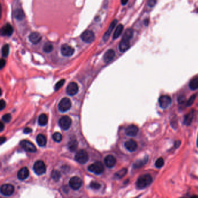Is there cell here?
<instances>
[{
	"label": "cell",
	"instance_id": "obj_34",
	"mask_svg": "<svg viewBox=\"0 0 198 198\" xmlns=\"http://www.w3.org/2000/svg\"><path fill=\"white\" fill-rule=\"evenodd\" d=\"M53 45L50 42H47L43 46V50L46 53H50L53 50Z\"/></svg>",
	"mask_w": 198,
	"mask_h": 198
},
{
	"label": "cell",
	"instance_id": "obj_6",
	"mask_svg": "<svg viewBox=\"0 0 198 198\" xmlns=\"http://www.w3.org/2000/svg\"><path fill=\"white\" fill-rule=\"evenodd\" d=\"M59 124L63 130H67L72 124V119L68 116H63L59 119Z\"/></svg>",
	"mask_w": 198,
	"mask_h": 198
},
{
	"label": "cell",
	"instance_id": "obj_9",
	"mask_svg": "<svg viewBox=\"0 0 198 198\" xmlns=\"http://www.w3.org/2000/svg\"><path fill=\"white\" fill-rule=\"evenodd\" d=\"M172 102L171 98L168 95H162L159 99V103L160 107L162 108L166 109L168 107Z\"/></svg>",
	"mask_w": 198,
	"mask_h": 198
},
{
	"label": "cell",
	"instance_id": "obj_21",
	"mask_svg": "<svg viewBox=\"0 0 198 198\" xmlns=\"http://www.w3.org/2000/svg\"><path fill=\"white\" fill-rule=\"evenodd\" d=\"M115 56V53L113 50H108L104 56V61L106 63H108L113 59Z\"/></svg>",
	"mask_w": 198,
	"mask_h": 198
},
{
	"label": "cell",
	"instance_id": "obj_52",
	"mask_svg": "<svg viewBox=\"0 0 198 198\" xmlns=\"http://www.w3.org/2000/svg\"><path fill=\"white\" fill-rule=\"evenodd\" d=\"M197 146L198 147V141H197Z\"/></svg>",
	"mask_w": 198,
	"mask_h": 198
},
{
	"label": "cell",
	"instance_id": "obj_35",
	"mask_svg": "<svg viewBox=\"0 0 198 198\" xmlns=\"http://www.w3.org/2000/svg\"><path fill=\"white\" fill-rule=\"evenodd\" d=\"M164 164H165L164 159H163V158L160 157V158H159L157 159L156 161L155 162V167L156 168L160 169V168H162Z\"/></svg>",
	"mask_w": 198,
	"mask_h": 198
},
{
	"label": "cell",
	"instance_id": "obj_15",
	"mask_svg": "<svg viewBox=\"0 0 198 198\" xmlns=\"http://www.w3.org/2000/svg\"><path fill=\"white\" fill-rule=\"evenodd\" d=\"M14 32L13 27L10 24H7L1 28V35L3 36H11Z\"/></svg>",
	"mask_w": 198,
	"mask_h": 198
},
{
	"label": "cell",
	"instance_id": "obj_7",
	"mask_svg": "<svg viewBox=\"0 0 198 198\" xmlns=\"http://www.w3.org/2000/svg\"><path fill=\"white\" fill-rule=\"evenodd\" d=\"M69 185L73 190H79L82 185V181L79 177H73L69 181Z\"/></svg>",
	"mask_w": 198,
	"mask_h": 198
},
{
	"label": "cell",
	"instance_id": "obj_14",
	"mask_svg": "<svg viewBox=\"0 0 198 198\" xmlns=\"http://www.w3.org/2000/svg\"><path fill=\"white\" fill-rule=\"evenodd\" d=\"M138 132V128L134 124L129 125L125 129V134L128 136H135Z\"/></svg>",
	"mask_w": 198,
	"mask_h": 198
},
{
	"label": "cell",
	"instance_id": "obj_11",
	"mask_svg": "<svg viewBox=\"0 0 198 198\" xmlns=\"http://www.w3.org/2000/svg\"><path fill=\"white\" fill-rule=\"evenodd\" d=\"M1 192L3 195L9 196L14 192V187L11 184H4L1 186Z\"/></svg>",
	"mask_w": 198,
	"mask_h": 198
},
{
	"label": "cell",
	"instance_id": "obj_41",
	"mask_svg": "<svg viewBox=\"0 0 198 198\" xmlns=\"http://www.w3.org/2000/svg\"><path fill=\"white\" fill-rule=\"evenodd\" d=\"M90 187L92 189H95V190H98L99 188L101 187V185L99 183L95 182H91L90 184Z\"/></svg>",
	"mask_w": 198,
	"mask_h": 198
},
{
	"label": "cell",
	"instance_id": "obj_27",
	"mask_svg": "<svg viewBox=\"0 0 198 198\" xmlns=\"http://www.w3.org/2000/svg\"><path fill=\"white\" fill-rule=\"evenodd\" d=\"M14 16L17 20H22L25 18V14L22 9H17L14 12Z\"/></svg>",
	"mask_w": 198,
	"mask_h": 198
},
{
	"label": "cell",
	"instance_id": "obj_25",
	"mask_svg": "<svg viewBox=\"0 0 198 198\" xmlns=\"http://www.w3.org/2000/svg\"><path fill=\"white\" fill-rule=\"evenodd\" d=\"M123 28H124V26L122 24H120L116 27L115 31L113 33V38L114 40L117 39V38H119L120 37V35H121V34L123 31Z\"/></svg>",
	"mask_w": 198,
	"mask_h": 198
},
{
	"label": "cell",
	"instance_id": "obj_53",
	"mask_svg": "<svg viewBox=\"0 0 198 198\" xmlns=\"http://www.w3.org/2000/svg\"><path fill=\"white\" fill-rule=\"evenodd\" d=\"M138 198V197H137V198Z\"/></svg>",
	"mask_w": 198,
	"mask_h": 198
},
{
	"label": "cell",
	"instance_id": "obj_40",
	"mask_svg": "<svg viewBox=\"0 0 198 198\" xmlns=\"http://www.w3.org/2000/svg\"><path fill=\"white\" fill-rule=\"evenodd\" d=\"M11 118H12V116H11V114H7L3 116L2 118V121L4 122L8 123V122H9L11 121Z\"/></svg>",
	"mask_w": 198,
	"mask_h": 198
},
{
	"label": "cell",
	"instance_id": "obj_39",
	"mask_svg": "<svg viewBox=\"0 0 198 198\" xmlns=\"http://www.w3.org/2000/svg\"><path fill=\"white\" fill-rule=\"evenodd\" d=\"M65 82V80H60L59 81H58V82L56 83L55 86V90L58 91L60 88H62L63 86V85H64Z\"/></svg>",
	"mask_w": 198,
	"mask_h": 198
},
{
	"label": "cell",
	"instance_id": "obj_42",
	"mask_svg": "<svg viewBox=\"0 0 198 198\" xmlns=\"http://www.w3.org/2000/svg\"><path fill=\"white\" fill-rule=\"evenodd\" d=\"M156 2L157 0H149L148 5L149 7H153L156 4Z\"/></svg>",
	"mask_w": 198,
	"mask_h": 198
},
{
	"label": "cell",
	"instance_id": "obj_48",
	"mask_svg": "<svg viewBox=\"0 0 198 198\" xmlns=\"http://www.w3.org/2000/svg\"><path fill=\"white\" fill-rule=\"evenodd\" d=\"M6 137H4V136H2L1 137V144H2L4 142H5L6 141Z\"/></svg>",
	"mask_w": 198,
	"mask_h": 198
},
{
	"label": "cell",
	"instance_id": "obj_8",
	"mask_svg": "<svg viewBox=\"0 0 198 198\" xmlns=\"http://www.w3.org/2000/svg\"><path fill=\"white\" fill-rule=\"evenodd\" d=\"M20 145L26 151L29 152H35L37 151L35 146L29 141L22 140L20 142Z\"/></svg>",
	"mask_w": 198,
	"mask_h": 198
},
{
	"label": "cell",
	"instance_id": "obj_10",
	"mask_svg": "<svg viewBox=\"0 0 198 198\" xmlns=\"http://www.w3.org/2000/svg\"><path fill=\"white\" fill-rule=\"evenodd\" d=\"M81 38L86 43H91L95 40V34L91 30H87L81 35Z\"/></svg>",
	"mask_w": 198,
	"mask_h": 198
},
{
	"label": "cell",
	"instance_id": "obj_51",
	"mask_svg": "<svg viewBox=\"0 0 198 198\" xmlns=\"http://www.w3.org/2000/svg\"><path fill=\"white\" fill-rule=\"evenodd\" d=\"M190 198H198V196H197V195H193V196H192L191 197H190Z\"/></svg>",
	"mask_w": 198,
	"mask_h": 198
},
{
	"label": "cell",
	"instance_id": "obj_4",
	"mask_svg": "<svg viewBox=\"0 0 198 198\" xmlns=\"http://www.w3.org/2000/svg\"><path fill=\"white\" fill-rule=\"evenodd\" d=\"M33 170L34 172L38 175H42L45 173L46 167L45 164L42 160H37L33 166Z\"/></svg>",
	"mask_w": 198,
	"mask_h": 198
},
{
	"label": "cell",
	"instance_id": "obj_36",
	"mask_svg": "<svg viewBox=\"0 0 198 198\" xmlns=\"http://www.w3.org/2000/svg\"><path fill=\"white\" fill-rule=\"evenodd\" d=\"M52 138L56 142H60L62 140V136L60 133L57 132L53 134Z\"/></svg>",
	"mask_w": 198,
	"mask_h": 198
},
{
	"label": "cell",
	"instance_id": "obj_1",
	"mask_svg": "<svg viewBox=\"0 0 198 198\" xmlns=\"http://www.w3.org/2000/svg\"><path fill=\"white\" fill-rule=\"evenodd\" d=\"M153 182V178L149 174L140 176L136 182V187L138 190H144L149 187Z\"/></svg>",
	"mask_w": 198,
	"mask_h": 198
},
{
	"label": "cell",
	"instance_id": "obj_19",
	"mask_svg": "<svg viewBox=\"0 0 198 198\" xmlns=\"http://www.w3.org/2000/svg\"><path fill=\"white\" fill-rule=\"evenodd\" d=\"M117 23V20H114L111 23V24L110 25L109 27L108 28L107 31L106 32V33H105V34H104V35L103 39H104V40L105 41H107V40L109 39V38L110 37V34H111V33L112 32V31L113 30L114 28L115 27Z\"/></svg>",
	"mask_w": 198,
	"mask_h": 198
},
{
	"label": "cell",
	"instance_id": "obj_45",
	"mask_svg": "<svg viewBox=\"0 0 198 198\" xmlns=\"http://www.w3.org/2000/svg\"><path fill=\"white\" fill-rule=\"evenodd\" d=\"M32 132V129L30 128H25L24 130H23V132L26 133V134H28V133H30L31 132Z\"/></svg>",
	"mask_w": 198,
	"mask_h": 198
},
{
	"label": "cell",
	"instance_id": "obj_20",
	"mask_svg": "<svg viewBox=\"0 0 198 198\" xmlns=\"http://www.w3.org/2000/svg\"><path fill=\"white\" fill-rule=\"evenodd\" d=\"M104 162L107 167L112 168L115 165L116 163V159L113 155H109L105 157Z\"/></svg>",
	"mask_w": 198,
	"mask_h": 198
},
{
	"label": "cell",
	"instance_id": "obj_26",
	"mask_svg": "<svg viewBox=\"0 0 198 198\" xmlns=\"http://www.w3.org/2000/svg\"><path fill=\"white\" fill-rule=\"evenodd\" d=\"M36 141H37L38 145L40 147L45 146L47 143V139H46L45 137L42 134H39V135H37V138H36Z\"/></svg>",
	"mask_w": 198,
	"mask_h": 198
},
{
	"label": "cell",
	"instance_id": "obj_38",
	"mask_svg": "<svg viewBox=\"0 0 198 198\" xmlns=\"http://www.w3.org/2000/svg\"><path fill=\"white\" fill-rule=\"evenodd\" d=\"M51 176L55 181L57 182L59 180V178L60 177V174L58 172V170H54L52 173Z\"/></svg>",
	"mask_w": 198,
	"mask_h": 198
},
{
	"label": "cell",
	"instance_id": "obj_46",
	"mask_svg": "<svg viewBox=\"0 0 198 198\" xmlns=\"http://www.w3.org/2000/svg\"><path fill=\"white\" fill-rule=\"evenodd\" d=\"M6 64V62L5 60L4 59H1V62H0V67H1V68H2Z\"/></svg>",
	"mask_w": 198,
	"mask_h": 198
},
{
	"label": "cell",
	"instance_id": "obj_44",
	"mask_svg": "<svg viewBox=\"0 0 198 198\" xmlns=\"http://www.w3.org/2000/svg\"><path fill=\"white\" fill-rule=\"evenodd\" d=\"M6 106V104H5V101L1 99V101H0V108H1V110H2Z\"/></svg>",
	"mask_w": 198,
	"mask_h": 198
},
{
	"label": "cell",
	"instance_id": "obj_43",
	"mask_svg": "<svg viewBox=\"0 0 198 198\" xmlns=\"http://www.w3.org/2000/svg\"><path fill=\"white\" fill-rule=\"evenodd\" d=\"M185 97L184 96H180L178 98V102L179 104H182V103H184L185 101Z\"/></svg>",
	"mask_w": 198,
	"mask_h": 198
},
{
	"label": "cell",
	"instance_id": "obj_37",
	"mask_svg": "<svg viewBox=\"0 0 198 198\" xmlns=\"http://www.w3.org/2000/svg\"><path fill=\"white\" fill-rule=\"evenodd\" d=\"M196 97H197L196 94H194L192 96H191L189 100H188L187 103V106H188V107L191 106L193 104L194 101H195V99L196 98Z\"/></svg>",
	"mask_w": 198,
	"mask_h": 198
},
{
	"label": "cell",
	"instance_id": "obj_5",
	"mask_svg": "<svg viewBox=\"0 0 198 198\" xmlns=\"http://www.w3.org/2000/svg\"><path fill=\"white\" fill-rule=\"evenodd\" d=\"M71 101L70 99L67 98L62 99L58 104L59 110L61 112H66L68 111L71 108Z\"/></svg>",
	"mask_w": 198,
	"mask_h": 198
},
{
	"label": "cell",
	"instance_id": "obj_31",
	"mask_svg": "<svg viewBox=\"0 0 198 198\" xmlns=\"http://www.w3.org/2000/svg\"><path fill=\"white\" fill-rule=\"evenodd\" d=\"M67 146H68V148L70 151L73 152L77 148V146H78L77 141H76V140H74V139L72 140L69 142Z\"/></svg>",
	"mask_w": 198,
	"mask_h": 198
},
{
	"label": "cell",
	"instance_id": "obj_32",
	"mask_svg": "<svg viewBox=\"0 0 198 198\" xmlns=\"http://www.w3.org/2000/svg\"><path fill=\"white\" fill-rule=\"evenodd\" d=\"M127 173V170L125 168H123L120 170H119L115 174L116 178L117 179H120L123 178L124 176Z\"/></svg>",
	"mask_w": 198,
	"mask_h": 198
},
{
	"label": "cell",
	"instance_id": "obj_47",
	"mask_svg": "<svg viewBox=\"0 0 198 198\" xmlns=\"http://www.w3.org/2000/svg\"><path fill=\"white\" fill-rule=\"evenodd\" d=\"M180 144H181V141H176L175 142V143H174V147H175V148H177L178 147H180Z\"/></svg>",
	"mask_w": 198,
	"mask_h": 198
},
{
	"label": "cell",
	"instance_id": "obj_49",
	"mask_svg": "<svg viewBox=\"0 0 198 198\" xmlns=\"http://www.w3.org/2000/svg\"><path fill=\"white\" fill-rule=\"evenodd\" d=\"M0 126H1V129H0V131H1V132H2V131L4 130V124H3L2 122H0Z\"/></svg>",
	"mask_w": 198,
	"mask_h": 198
},
{
	"label": "cell",
	"instance_id": "obj_13",
	"mask_svg": "<svg viewBox=\"0 0 198 198\" xmlns=\"http://www.w3.org/2000/svg\"><path fill=\"white\" fill-rule=\"evenodd\" d=\"M79 91V87L76 83H70L67 88H66V93L67 94L70 96H74Z\"/></svg>",
	"mask_w": 198,
	"mask_h": 198
},
{
	"label": "cell",
	"instance_id": "obj_16",
	"mask_svg": "<svg viewBox=\"0 0 198 198\" xmlns=\"http://www.w3.org/2000/svg\"><path fill=\"white\" fill-rule=\"evenodd\" d=\"M29 39L33 44H37L42 40V37L40 33L34 32L30 34L29 36Z\"/></svg>",
	"mask_w": 198,
	"mask_h": 198
},
{
	"label": "cell",
	"instance_id": "obj_17",
	"mask_svg": "<svg viewBox=\"0 0 198 198\" xmlns=\"http://www.w3.org/2000/svg\"><path fill=\"white\" fill-rule=\"evenodd\" d=\"M125 147L128 151H129L130 152H134L137 149L138 146H137V143L135 141L130 140L127 141L125 142Z\"/></svg>",
	"mask_w": 198,
	"mask_h": 198
},
{
	"label": "cell",
	"instance_id": "obj_18",
	"mask_svg": "<svg viewBox=\"0 0 198 198\" xmlns=\"http://www.w3.org/2000/svg\"><path fill=\"white\" fill-rule=\"evenodd\" d=\"M29 175V169L26 167H24L19 170L17 173V178L20 180H24L28 177Z\"/></svg>",
	"mask_w": 198,
	"mask_h": 198
},
{
	"label": "cell",
	"instance_id": "obj_33",
	"mask_svg": "<svg viewBox=\"0 0 198 198\" xmlns=\"http://www.w3.org/2000/svg\"><path fill=\"white\" fill-rule=\"evenodd\" d=\"M2 55L4 58H7L9 55V46L8 44H5L2 48Z\"/></svg>",
	"mask_w": 198,
	"mask_h": 198
},
{
	"label": "cell",
	"instance_id": "obj_2",
	"mask_svg": "<svg viewBox=\"0 0 198 198\" xmlns=\"http://www.w3.org/2000/svg\"><path fill=\"white\" fill-rule=\"evenodd\" d=\"M74 158L77 162L81 164H84L88 160L89 157L87 152L85 150L81 149L76 154Z\"/></svg>",
	"mask_w": 198,
	"mask_h": 198
},
{
	"label": "cell",
	"instance_id": "obj_29",
	"mask_svg": "<svg viewBox=\"0 0 198 198\" xmlns=\"http://www.w3.org/2000/svg\"><path fill=\"white\" fill-rule=\"evenodd\" d=\"M38 122L40 126H45L48 123V118L45 114H42L39 116Z\"/></svg>",
	"mask_w": 198,
	"mask_h": 198
},
{
	"label": "cell",
	"instance_id": "obj_24",
	"mask_svg": "<svg viewBox=\"0 0 198 198\" xmlns=\"http://www.w3.org/2000/svg\"><path fill=\"white\" fill-rule=\"evenodd\" d=\"M193 116H194V110L190 111L188 114L185 115L184 116V121H183L184 124L186 126L190 125L192 122Z\"/></svg>",
	"mask_w": 198,
	"mask_h": 198
},
{
	"label": "cell",
	"instance_id": "obj_12",
	"mask_svg": "<svg viewBox=\"0 0 198 198\" xmlns=\"http://www.w3.org/2000/svg\"><path fill=\"white\" fill-rule=\"evenodd\" d=\"M74 49L67 44H64L61 47V53L64 56H71L74 53Z\"/></svg>",
	"mask_w": 198,
	"mask_h": 198
},
{
	"label": "cell",
	"instance_id": "obj_22",
	"mask_svg": "<svg viewBox=\"0 0 198 198\" xmlns=\"http://www.w3.org/2000/svg\"><path fill=\"white\" fill-rule=\"evenodd\" d=\"M130 46V41L127 40L122 39L119 44V50L121 52L123 53L128 50Z\"/></svg>",
	"mask_w": 198,
	"mask_h": 198
},
{
	"label": "cell",
	"instance_id": "obj_23",
	"mask_svg": "<svg viewBox=\"0 0 198 198\" xmlns=\"http://www.w3.org/2000/svg\"><path fill=\"white\" fill-rule=\"evenodd\" d=\"M148 157L146 156L144 157L143 159H139L138 160H137L133 165V167L134 169H139L142 167H143L144 166L146 165L148 161Z\"/></svg>",
	"mask_w": 198,
	"mask_h": 198
},
{
	"label": "cell",
	"instance_id": "obj_30",
	"mask_svg": "<svg viewBox=\"0 0 198 198\" xmlns=\"http://www.w3.org/2000/svg\"><path fill=\"white\" fill-rule=\"evenodd\" d=\"M133 33H134V31L132 28H128L125 30V33L123 34V38L122 39H124V40H130L132 38L133 36Z\"/></svg>",
	"mask_w": 198,
	"mask_h": 198
},
{
	"label": "cell",
	"instance_id": "obj_50",
	"mask_svg": "<svg viewBox=\"0 0 198 198\" xmlns=\"http://www.w3.org/2000/svg\"><path fill=\"white\" fill-rule=\"evenodd\" d=\"M128 1V0H121V3L123 5H125L127 4Z\"/></svg>",
	"mask_w": 198,
	"mask_h": 198
},
{
	"label": "cell",
	"instance_id": "obj_3",
	"mask_svg": "<svg viewBox=\"0 0 198 198\" xmlns=\"http://www.w3.org/2000/svg\"><path fill=\"white\" fill-rule=\"evenodd\" d=\"M88 170L96 174H100L104 170V167L102 164L100 162H97L93 164L90 165L88 167Z\"/></svg>",
	"mask_w": 198,
	"mask_h": 198
},
{
	"label": "cell",
	"instance_id": "obj_28",
	"mask_svg": "<svg viewBox=\"0 0 198 198\" xmlns=\"http://www.w3.org/2000/svg\"><path fill=\"white\" fill-rule=\"evenodd\" d=\"M190 89L192 91H195L198 89V77H195L193 79H192L190 81Z\"/></svg>",
	"mask_w": 198,
	"mask_h": 198
}]
</instances>
